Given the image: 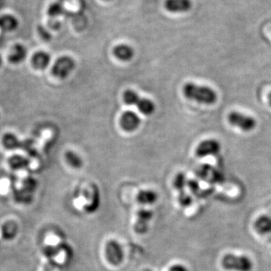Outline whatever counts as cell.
<instances>
[{"label": "cell", "mask_w": 271, "mask_h": 271, "mask_svg": "<svg viewBox=\"0 0 271 271\" xmlns=\"http://www.w3.org/2000/svg\"><path fill=\"white\" fill-rule=\"evenodd\" d=\"M182 92L186 98L198 104L212 105L217 100V94L214 89L193 82L186 83Z\"/></svg>", "instance_id": "cell-1"}, {"label": "cell", "mask_w": 271, "mask_h": 271, "mask_svg": "<svg viewBox=\"0 0 271 271\" xmlns=\"http://www.w3.org/2000/svg\"><path fill=\"white\" fill-rule=\"evenodd\" d=\"M222 266L229 271H252L253 263L250 258L246 256L228 254L222 260Z\"/></svg>", "instance_id": "cell-2"}, {"label": "cell", "mask_w": 271, "mask_h": 271, "mask_svg": "<svg viewBox=\"0 0 271 271\" xmlns=\"http://www.w3.org/2000/svg\"><path fill=\"white\" fill-rule=\"evenodd\" d=\"M76 66L74 58L70 56H60L52 66V75L58 80H65L74 72Z\"/></svg>", "instance_id": "cell-3"}, {"label": "cell", "mask_w": 271, "mask_h": 271, "mask_svg": "<svg viewBox=\"0 0 271 271\" xmlns=\"http://www.w3.org/2000/svg\"><path fill=\"white\" fill-rule=\"evenodd\" d=\"M228 119L230 124L244 131L252 130L256 126V120L254 118L238 112H232Z\"/></svg>", "instance_id": "cell-4"}, {"label": "cell", "mask_w": 271, "mask_h": 271, "mask_svg": "<svg viewBox=\"0 0 271 271\" xmlns=\"http://www.w3.org/2000/svg\"><path fill=\"white\" fill-rule=\"evenodd\" d=\"M106 256L107 260L111 264L117 266L120 264L123 260L124 252L122 246L116 240L108 241L106 244Z\"/></svg>", "instance_id": "cell-5"}, {"label": "cell", "mask_w": 271, "mask_h": 271, "mask_svg": "<svg viewBox=\"0 0 271 271\" xmlns=\"http://www.w3.org/2000/svg\"><path fill=\"white\" fill-rule=\"evenodd\" d=\"M119 124L124 130L132 132L139 128L141 119L134 112L126 111L120 116Z\"/></svg>", "instance_id": "cell-6"}, {"label": "cell", "mask_w": 271, "mask_h": 271, "mask_svg": "<svg viewBox=\"0 0 271 271\" xmlns=\"http://www.w3.org/2000/svg\"><path fill=\"white\" fill-rule=\"evenodd\" d=\"M221 150V145L215 140H206L202 141L196 147V156L199 158H204L209 156H215Z\"/></svg>", "instance_id": "cell-7"}, {"label": "cell", "mask_w": 271, "mask_h": 271, "mask_svg": "<svg viewBox=\"0 0 271 271\" xmlns=\"http://www.w3.org/2000/svg\"><path fill=\"white\" fill-rule=\"evenodd\" d=\"M153 214L152 211L146 210H140L138 212V220L134 226V230L140 234L146 233L148 229V222L152 218Z\"/></svg>", "instance_id": "cell-8"}, {"label": "cell", "mask_w": 271, "mask_h": 271, "mask_svg": "<svg viewBox=\"0 0 271 271\" xmlns=\"http://www.w3.org/2000/svg\"><path fill=\"white\" fill-rule=\"evenodd\" d=\"M190 0H166L165 8L170 12H184L192 8Z\"/></svg>", "instance_id": "cell-9"}, {"label": "cell", "mask_w": 271, "mask_h": 271, "mask_svg": "<svg viewBox=\"0 0 271 271\" xmlns=\"http://www.w3.org/2000/svg\"><path fill=\"white\" fill-rule=\"evenodd\" d=\"M28 56V49L22 44H16L12 48L8 56V60L12 64H20L26 60Z\"/></svg>", "instance_id": "cell-10"}, {"label": "cell", "mask_w": 271, "mask_h": 271, "mask_svg": "<svg viewBox=\"0 0 271 271\" xmlns=\"http://www.w3.org/2000/svg\"><path fill=\"white\" fill-rule=\"evenodd\" d=\"M112 53L118 60L123 62L130 60L134 56V48L126 44H118L113 48Z\"/></svg>", "instance_id": "cell-11"}, {"label": "cell", "mask_w": 271, "mask_h": 271, "mask_svg": "<svg viewBox=\"0 0 271 271\" xmlns=\"http://www.w3.org/2000/svg\"><path fill=\"white\" fill-rule=\"evenodd\" d=\"M52 58L47 52L40 50L32 56V62L36 69L44 70L50 64Z\"/></svg>", "instance_id": "cell-12"}, {"label": "cell", "mask_w": 271, "mask_h": 271, "mask_svg": "<svg viewBox=\"0 0 271 271\" xmlns=\"http://www.w3.org/2000/svg\"><path fill=\"white\" fill-rule=\"evenodd\" d=\"M19 22L12 14H4L0 17V30L4 32H12L17 30Z\"/></svg>", "instance_id": "cell-13"}, {"label": "cell", "mask_w": 271, "mask_h": 271, "mask_svg": "<svg viewBox=\"0 0 271 271\" xmlns=\"http://www.w3.org/2000/svg\"><path fill=\"white\" fill-rule=\"evenodd\" d=\"M256 230L260 234L271 233V217L262 216L258 217L254 223Z\"/></svg>", "instance_id": "cell-14"}, {"label": "cell", "mask_w": 271, "mask_h": 271, "mask_svg": "<svg viewBox=\"0 0 271 271\" xmlns=\"http://www.w3.org/2000/svg\"><path fill=\"white\" fill-rule=\"evenodd\" d=\"M2 144L4 147L8 150H16L22 146V141L19 140L16 134L12 132H7L2 138Z\"/></svg>", "instance_id": "cell-15"}, {"label": "cell", "mask_w": 271, "mask_h": 271, "mask_svg": "<svg viewBox=\"0 0 271 271\" xmlns=\"http://www.w3.org/2000/svg\"><path fill=\"white\" fill-rule=\"evenodd\" d=\"M136 199L142 204H152L158 200V194L152 190H142L138 193Z\"/></svg>", "instance_id": "cell-16"}, {"label": "cell", "mask_w": 271, "mask_h": 271, "mask_svg": "<svg viewBox=\"0 0 271 271\" xmlns=\"http://www.w3.org/2000/svg\"><path fill=\"white\" fill-rule=\"evenodd\" d=\"M136 106L138 107V110L142 114L147 116H152L156 111V108L154 102L148 98H140Z\"/></svg>", "instance_id": "cell-17"}, {"label": "cell", "mask_w": 271, "mask_h": 271, "mask_svg": "<svg viewBox=\"0 0 271 271\" xmlns=\"http://www.w3.org/2000/svg\"><path fill=\"white\" fill-rule=\"evenodd\" d=\"M8 164H10L12 169L24 170L29 166L30 160L24 156L14 154V156L10 158V160H8Z\"/></svg>", "instance_id": "cell-18"}, {"label": "cell", "mask_w": 271, "mask_h": 271, "mask_svg": "<svg viewBox=\"0 0 271 271\" xmlns=\"http://www.w3.org/2000/svg\"><path fill=\"white\" fill-rule=\"evenodd\" d=\"M66 162L70 166L74 168H80L83 165L82 159L74 151H67L64 154Z\"/></svg>", "instance_id": "cell-19"}, {"label": "cell", "mask_w": 271, "mask_h": 271, "mask_svg": "<svg viewBox=\"0 0 271 271\" xmlns=\"http://www.w3.org/2000/svg\"><path fill=\"white\" fill-rule=\"evenodd\" d=\"M140 98V96L132 90H125L123 94L124 102L128 106H136Z\"/></svg>", "instance_id": "cell-20"}, {"label": "cell", "mask_w": 271, "mask_h": 271, "mask_svg": "<svg viewBox=\"0 0 271 271\" xmlns=\"http://www.w3.org/2000/svg\"><path fill=\"white\" fill-rule=\"evenodd\" d=\"M186 184H187V182H186V176H184V174H178L174 178V187L178 189V190H182Z\"/></svg>", "instance_id": "cell-21"}, {"label": "cell", "mask_w": 271, "mask_h": 271, "mask_svg": "<svg viewBox=\"0 0 271 271\" xmlns=\"http://www.w3.org/2000/svg\"><path fill=\"white\" fill-rule=\"evenodd\" d=\"M61 10H62V8H61V6L59 4H52L48 10V14H50V16H58V14H60Z\"/></svg>", "instance_id": "cell-22"}, {"label": "cell", "mask_w": 271, "mask_h": 271, "mask_svg": "<svg viewBox=\"0 0 271 271\" xmlns=\"http://www.w3.org/2000/svg\"><path fill=\"white\" fill-rule=\"evenodd\" d=\"M180 202L182 206H189V205L190 204V202H192V198H190V196H188L187 194L182 192L180 196Z\"/></svg>", "instance_id": "cell-23"}, {"label": "cell", "mask_w": 271, "mask_h": 271, "mask_svg": "<svg viewBox=\"0 0 271 271\" xmlns=\"http://www.w3.org/2000/svg\"><path fill=\"white\" fill-rule=\"evenodd\" d=\"M169 271H188V270L187 268L184 266V265L180 264H177L172 265V266H170L169 269Z\"/></svg>", "instance_id": "cell-24"}, {"label": "cell", "mask_w": 271, "mask_h": 271, "mask_svg": "<svg viewBox=\"0 0 271 271\" xmlns=\"http://www.w3.org/2000/svg\"><path fill=\"white\" fill-rule=\"evenodd\" d=\"M40 35H41V36L42 37L44 40H50V34H49V32H48L47 31H46V30L44 29V28H42L40 30Z\"/></svg>", "instance_id": "cell-25"}, {"label": "cell", "mask_w": 271, "mask_h": 271, "mask_svg": "<svg viewBox=\"0 0 271 271\" xmlns=\"http://www.w3.org/2000/svg\"><path fill=\"white\" fill-rule=\"evenodd\" d=\"M268 102H269L270 105L271 106V92L268 94Z\"/></svg>", "instance_id": "cell-26"}, {"label": "cell", "mask_w": 271, "mask_h": 271, "mask_svg": "<svg viewBox=\"0 0 271 271\" xmlns=\"http://www.w3.org/2000/svg\"><path fill=\"white\" fill-rule=\"evenodd\" d=\"M2 62H4V60H2V56L0 55V67L2 66Z\"/></svg>", "instance_id": "cell-27"}, {"label": "cell", "mask_w": 271, "mask_h": 271, "mask_svg": "<svg viewBox=\"0 0 271 271\" xmlns=\"http://www.w3.org/2000/svg\"><path fill=\"white\" fill-rule=\"evenodd\" d=\"M105 1H108V0H105Z\"/></svg>", "instance_id": "cell-28"}]
</instances>
